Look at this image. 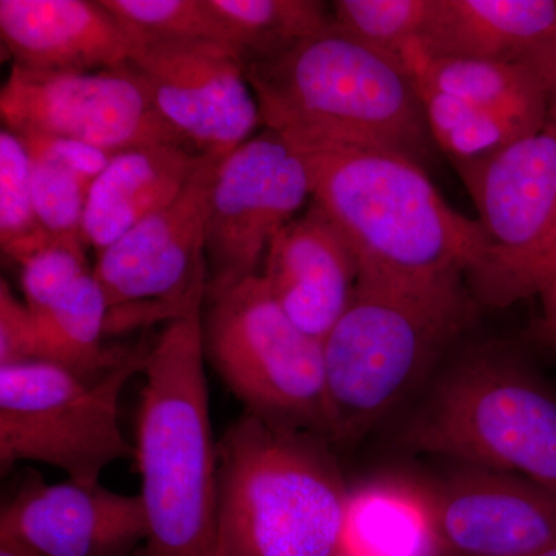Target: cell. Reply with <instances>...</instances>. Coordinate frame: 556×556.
Instances as JSON below:
<instances>
[{
  "mask_svg": "<svg viewBox=\"0 0 556 556\" xmlns=\"http://www.w3.org/2000/svg\"><path fill=\"white\" fill-rule=\"evenodd\" d=\"M266 129L294 149L361 146L422 166L433 138L416 80L396 58L331 27L244 65Z\"/></svg>",
  "mask_w": 556,
  "mask_h": 556,
  "instance_id": "6da1fadb",
  "label": "cell"
},
{
  "mask_svg": "<svg viewBox=\"0 0 556 556\" xmlns=\"http://www.w3.org/2000/svg\"><path fill=\"white\" fill-rule=\"evenodd\" d=\"M199 299L150 345L137 460L149 533L135 556H219L217 442L212 438Z\"/></svg>",
  "mask_w": 556,
  "mask_h": 556,
  "instance_id": "7a4b0ae2",
  "label": "cell"
},
{
  "mask_svg": "<svg viewBox=\"0 0 556 556\" xmlns=\"http://www.w3.org/2000/svg\"><path fill=\"white\" fill-rule=\"evenodd\" d=\"M295 150L308 167L311 200L342 230L358 276L467 277L489 254L478 219L450 206L416 161L361 146Z\"/></svg>",
  "mask_w": 556,
  "mask_h": 556,
  "instance_id": "3957f363",
  "label": "cell"
},
{
  "mask_svg": "<svg viewBox=\"0 0 556 556\" xmlns=\"http://www.w3.org/2000/svg\"><path fill=\"white\" fill-rule=\"evenodd\" d=\"M473 308L464 277L358 276L324 340L329 439L354 442L375 427L466 329Z\"/></svg>",
  "mask_w": 556,
  "mask_h": 556,
  "instance_id": "277c9868",
  "label": "cell"
},
{
  "mask_svg": "<svg viewBox=\"0 0 556 556\" xmlns=\"http://www.w3.org/2000/svg\"><path fill=\"white\" fill-rule=\"evenodd\" d=\"M328 439L244 412L217 442L219 556H334L348 493Z\"/></svg>",
  "mask_w": 556,
  "mask_h": 556,
  "instance_id": "5b68a950",
  "label": "cell"
},
{
  "mask_svg": "<svg viewBox=\"0 0 556 556\" xmlns=\"http://www.w3.org/2000/svg\"><path fill=\"white\" fill-rule=\"evenodd\" d=\"M409 447L556 492V393L526 364L479 348L447 369L405 430Z\"/></svg>",
  "mask_w": 556,
  "mask_h": 556,
  "instance_id": "8992f818",
  "label": "cell"
},
{
  "mask_svg": "<svg viewBox=\"0 0 556 556\" xmlns=\"http://www.w3.org/2000/svg\"><path fill=\"white\" fill-rule=\"evenodd\" d=\"M149 350L135 348L98 379L43 361L0 368L2 470L33 460L94 485L110 464L137 456L121 430L118 405L127 382L144 371Z\"/></svg>",
  "mask_w": 556,
  "mask_h": 556,
  "instance_id": "52a82bcc",
  "label": "cell"
},
{
  "mask_svg": "<svg viewBox=\"0 0 556 556\" xmlns=\"http://www.w3.org/2000/svg\"><path fill=\"white\" fill-rule=\"evenodd\" d=\"M204 305V354L247 412L331 441L324 342L287 316L262 276Z\"/></svg>",
  "mask_w": 556,
  "mask_h": 556,
  "instance_id": "ba28073f",
  "label": "cell"
},
{
  "mask_svg": "<svg viewBox=\"0 0 556 556\" xmlns=\"http://www.w3.org/2000/svg\"><path fill=\"white\" fill-rule=\"evenodd\" d=\"M217 159H204L169 206L142 219L97 255L93 274L108 298V332L172 320L206 298V226Z\"/></svg>",
  "mask_w": 556,
  "mask_h": 556,
  "instance_id": "9c48e42d",
  "label": "cell"
},
{
  "mask_svg": "<svg viewBox=\"0 0 556 556\" xmlns=\"http://www.w3.org/2000/svg\"><path fill=\"white\" fill-rule=\"evenodd\" d=\"M313 199L308 167L265 129L219 161L208 199L206 302L258 276L270 241Z\"/></svg>",
  "mask_w": 556,
  "mask_h": 556,
  "instance_id": "30bf717a",
  "label": "cell"
},
{
  "mask_svg": "<svg viewBox=\"0 0 556 556\" xmlns=\"http://www.w3.org/2000/svg\"><path fill=\"white\" fill-rule=\"evenodd\" d=\"M0 116L16 137L78 139L113 155L155 144L188 146L127 64L87 73L36 72L13 64L0 90Z\"/></svg>",
  "mask_w": 556,
  "mask_h": 556,
  "instance_id": "8fae6325",
  "label": "cell"
},
{
  "mask_svg": "<svg viewBox=\"0 0 556 556\" xmlns=\"http://www.w3.org/2000/svg\"><path fill=\"white\" fill-rule=\"evenodd\" d=\"M127 65L144 83L163 118L200 155L225 160L263 124L244 62L232 47L131 39Z\"/></svg>",
  "mask_w": 556,
  "mask_h": 556,
  "instance_id": "7c38bea8",
  "label": "cell"
},
{
  "mask_svg": "<svg viewBox=\"0 0 556 556\" xmlns=\"http://www.w3.org/2000/svg\"><path fill=\"white\" fill-rule=\"evenodd\" d=\"M455 169L489 240V254L467 274L471 291L535 258L556 230V123L495 155Z\"/></svg>",
  "mask_w": 556,
  "mask_h": 556,
  "instance_id": "4fadbf2b",
  "label": "cell"
},
{
  "mask_svg": "<svg viewBox=\"0 0 556 556\" xmlns=\"http://www.w3.org/2000/svg\"><path fill=\"white\" fill-rule=\"evenodd\" d=\"M141 496L30 477L0 514V538L40 556H135L148 538Z\"/></svg>",
  "mask_w": 556,
  "mask_h": 556,
  "instance_id": "5bb4252c",
  "label": "cell"
},
{
  "mask_svg": "<svg viewBox=\"0 0 556 556\" xmlns=\"http://www.w3.org/2000/svg\"><path fill=\"white\" fill-rule=\"evenodd\" d=\"M431 495L447 556H535L556 546V492L532 479L470 467Z\"/></svg>",
  "mask_w": 556,
  "mask_h": 556,
  "instance_id": "9a60e30c",
  "label": "cell"
},
{
  "mask_svg": "<svg viewBox=\"0 0 556 556\" xmlns=\"http://www.w3.org/2000/svg\"><path fill=\"white\" fill-rule=\"evenodd\" d=\"M260 276L287 316L324 342L353 299L358 262L342 230L313 201L278 230Z\"/></svg>",
  "mask_w": 556,
  "mask_h": 556,
  "instance_id": "2e32d148",
  "label": "cell"
},
{
  "mask_svg": "<svg viewBox=\"0 0 556 556\" xmlns=\"http://www.w3.org/2000/svg\"><path fill=\"white\" fill-rule=\"evenodd\" d=\"M3 47L22 68L87 73L123 67L131 39L100 0H0Z\"/></svg>",
  "mask_w": 556,
  "mask_h": 556,
  "instance_id": "e0dca14e",
  "label": "cell"
},
{
  "mask_svg": "<svg viewBox=\"0 0 556 556\" xmlns=\"http://www.w3.org/2000/svg\"><path fill=\"white\" fill-rule=\"evenodd\" d=\"M206 156L182 144H155L116 153L91 186L84 239L97 255L142 219L169 206Z\"/></svg>",
  "mask_w": 556,
  "mask_h": 556,
  "instance_id": "ac0fdd59",
  "label": "cell"
},
{
  "mask_svg": "<svg viewBox=\"0 0 556 556\" xmlns=\"http://www.w3.org/2000/svg\"><path fill=\"white\" fill-rule=\"evenodd\" d=\"M556 30V0H433L428 56L519 61Z\"/></svg>",
  "mask_w": 556,
  "mask_h": 556,
  "instance_id": "d6986e66",
  "label": "cell"
},
{
  "mask_svg": "<svg viewBox=\"0 0 556 556\" xmlns=\"http://www.w3.org/2000/svg\"><path fill=\"white\" fill-rule=\"evenodd\" d=\"M339 554L447 556L431 490L402 479H379L348 493Z\"/></svg>",
  "mask_w": 556,
  "mask_h": 556,
  "instance_id": "ffe728a7",
  "label": "cell"
},
{
  "mask_svg": "<svg viewBox=\"0 0 556 556\" xmlns=\"http://www.w3.org/2000/svg\"><path fill=\"white\" fill-rule=\"evenodd\" d=\"M402 62L416 79L506 118L543 130L547 98L543 84L521 61L433 58L413 42Z\"/></svg>",
  "mask_w": 556,
  "mask_h": 556,
  "instance_id": "44dd1931",
  "label": "cell"
},
{
  "mask_svg": "<svg viewBox=\"0 0 556 556\" xmlns=\"http://www.w3.org/2000/svg\"><path fill=\"white\" fill-rule=\"evenodd\" d=\"M110 306L93 270L62 292L35 318L39 361L60 365L86 379H98L124 361L127 353L102 346Z\"/></svg>",
  "mask_w": 556,
  "mask_h": 556,
  "instance_id": "7402d4cb",
  "label": "cell"
},
{
  "mask_svg": "<svg viewBox=\"0 0 556 556\" xmlns=\"http://www.w3.org/2000/svg\"><path fill=\"white\" fill-rule=\"evenodd\" d=\"M225 22L244 65L281 53L332 25L331 7L317 0H208Z\"/></svg>",
  "mask_w": 556,
  "mask_h": 556,
  "instance_id": "603a6c76",
  "label": "cell"
},
{
  "mask_svg": "<svg viewBox=\"0 0 556 556\" xmlns=\"http://www.w3.org/2000/svg\"><path fill=\"white\" fill-rule=\"evenodd\" d=\"M415 80L431 138L455 167L490 159L519 139L540 131L521 121L496 115L444 93L424 80Z\"/></svg>",
  "mask_w": 556,
  "mask_h": 556,
  "instance_id": "cb8c5ba5",
  "label": "cell"
},
{
  "mask_svg": "<svg viewBox=\"0 0 556 556\" xmlns=\"http://www.w3.org/2000/svg\"><path fill=\"white\" fill-rule=\"evenodd\" d=\"M0 247L21 266L43 249L56 247L36 215L30 155L5 127L0 131Z\"/></svg>",
  "mask_w": 556,
  "mask_h": 556,
  "instance_id": "d4e9b609",
  "label": "cell"
},
{
  "mask_svg": "<svg viewBox=\"0 0 556 556\" xmlns=\"http://www.w3.org/2000/svg\"><path fill=\"white\" fill-rule=\"evenodd\" d=\"M131 39L200 40L232 47L208 0H100ZM233 49V47H232ZM236 50V49H233Z\"/></svg>",
  "mask_w": 556,
  "mask_h": 556,
  "instance_id": "484cf974",
  "label": "cell"
},
{
  "mask_svg": "<svg viewBox=\"0 0 556 556\" xmlns=\"http://www.w3.org/2000/svg\"><path fill=\"white\" fill-rule=\"evenodd\" d=\"M431 10L433 0H336L331 3L336 27L401 62L408 46L422 38Z\"/></svg>",
  "mask_w": 556,
  "mask_h": 556,
  "instance_id": "4316f807",
  "label": "cell"
},
{
  "mask_svg": "<svg viewBox=\"0 0 556 556\" xmlns=\"http://www.w3.org/2000/svg\"><path fill=\"white\" fill-rule=\"evenodd\" d=\"M33 199L42 229L58 247L86 252L84 214L91 185L58 161L30 156Z\"/></svg>",
  "mask_w": 556,
  "mask_h": 556,
  "instance_id": "83f0119b",
  "label": "cell"
},
{
  "mask_svg": "<svg viewBox=\"0 0 556 556\" xmlns=\"http://www.w3.org/2000/svg\"><path fill=\"white\" fill-rule=\"evenodd\" d=\"M24 302L31 314L49 306L80 277L93 270L86 252L65 247L43 249L21 266Z\"/></svg>",
  "mask_w": 556,
  "mask_h": 556,
  "instance_id": "f1b7e54d",
  "label": "cell"
},
{
  "mask_svg": "<svg viewBox=\"0 0 556 556\" xmlns=\"http://www.w3.org/2000/svg\"><path fill=\"white\" fill-rule=\"evenodd\" d=\"M556 283V230L546 248L521 268L473 289L479 302L504 308L519 300L540 298Z\"/></svg>",
  "mask_w": 556,
  "mask_h": 556,
  "instance_id": "f546056e",
  "label": "cell"
},
{
  "mask_svg": "<svg viewBox=\"0 0 556 556\" xmlns=\"http://www.w3.org/2000/svg\"><path fill=\"white\" fill-rule=\"evenodd\" d=\"M39 361L35 318L25 302L0 281V368Z\"/></svg>",
  "mask_w": 556,
  "mask_h": 556,
  "instance_id": "4dcf8cb0",
  "label": "cell"
},
{
  "mask_svg": "<svg viewBox=\"0 0 556 556\" xmlns=\"http://www.w3.org/2000/svg\"><path fill=\"white\" fill-rule=\"evenodd\" d=\"M21 141L24 142L28 155L58 161L91 186L100 178L102 172L108 169L115 156L108 150L72 138L27 135L21 137Z\"/></svg>",
  "mask_w": 556,
  "mask_h": 556,
  "instance_id": "1f68e13d",
  "label": "cell"
},
{
  "mask_svg": "<svg viewBox=\"0 0 556 556\" xmlns=\"http://www.w3.org/2000/svg\"><path fill=\"white\" fill-rule=\"evenodd\" d=\"M536 73L547 98V121L556 123V30L519 60Z\"/></svg>",
  "mask_w": 556,
  "mask_h": 556,
  "instance_id": "d6a6232c",
  "label": "cell"
},
{
  "mask_svg": "<svg viewBox=\"0 0 556 556\" xmlns=\"http://www.w3.org/2000/svg\"><path fill=\"white\" fill-rule=\"evenodd\" d=\"M543 317L538 321L536 336L541 342L556 348V283L543 295Z\"/></svg>",
  "mask_w": 556,
  "mask_h": 556,
  "instance_id": "836d02e7",
  "label": "cell"
},
{
  "mask_svg": "<svg viewBox=\"0 0 556 556\" xmlns=\"http://www.w3.org/2000/svg\"><path fill=\"white\" fill-rule=\"evenodd\" d=\"M0 556H40L16 541L0 538Z\"/></svg>",
  "mask_w": 556,
  "mask_h": 556,
  "instance_id": "e575fe53",
  "label": "cell"
},
{
  "mask_svg": "<svg viewBox=\"0 0 556 556\" xmlns=\"http://www.w3.org/2000/svg\"><path fill=\"white\" fill-rule=\"evenodd\" d=\"M535 556H556V546L547 548V551L541 552Z\"/></svg>",
  "mask_w": 556,
  "mask_h": 556,
  "instance_id": "d590c367",
  "label": "cell"
},
{
  "mask_svg": "<svg viewBox=\"0 0 556 556\" xmlns=\"http://www.w3.org/2000/svg\"><path fill=\"white\" fill-rule=\"evenodd\" d=\"M334 556H345V555L339 554V552H338V554H336Z\"/></svg>",
  "mask_w": 556,
  "mask_h": 556,
  "instance_id": "8d00e7d4",
  "label": "cell"
}]
</instances>
